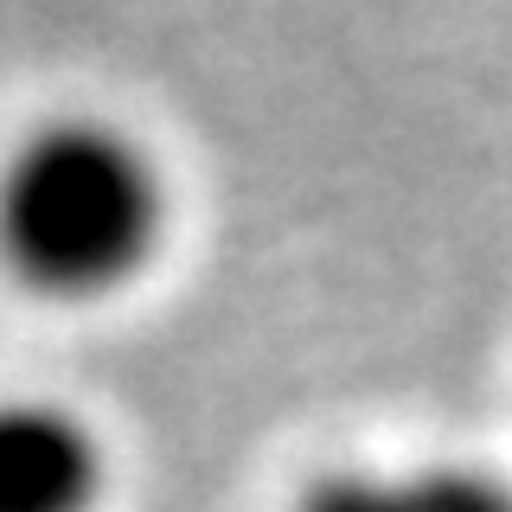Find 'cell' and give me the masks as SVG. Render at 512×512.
Listing matches in <instances>:
<instances>
[{
	"mask_svg": "<svg viewBox=\"0 0 512 512\" xmlns=\"http://www.w3.org/2000/svg\"><path fill=\"white\" fill-rule=\"evenodd\" d=\"M173 180L116 116H52L0 160V263L45 301H109L160 263Z\"/></svg>",
	"mask_w": 512,
	"mask_h": 512,
	"instance_id": "obj_1",
	"label": "cell"
},
{
	"mask_svg": "<svg viewBox=\"0 0 512 512\" xmlns=\"http://www.w3.org/2000/svg\"><path fill=\"white\" fill-rule=\"evenodd\" d=\"M288 512H512V480L480 461H391V468H333Z\"/></svg>",
	"mask_w": 512,
	"mask_h": 512,
	"instance_id": "obj_3",
	"label": "cell"
},
{
	"mask_svg": "<svg viewBox=\"0 0 512 512\" xmlns=\"http://www.w3.org/2000/svg\"><path fill=\"white\" fill-rule=\"evenodd\" d=\"M109 442L58 397H0V512H103Z\"/></svg>",
	"mask_w": 512,
	"mask_h": 512,
	"instance_id": "obj_2",
	"label": "cell"
}]
</instances>
